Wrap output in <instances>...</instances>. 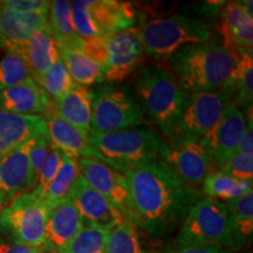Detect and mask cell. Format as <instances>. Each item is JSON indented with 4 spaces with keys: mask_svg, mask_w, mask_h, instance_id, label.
<instances>
[{
    "mask_svg": "<svg viewBox=\"0 0 253 253\" xmlns=\"http://www.w3.org/2000/svg\"><path fill=\"white\" fill-rule=\"evenodd\" d=\"M26 61L32 78L46 73L60 59L59 46L50 31H38L18 52Z\"/></svg>",
    "mask_w": 253,
    "mask_h": 253,
    "instance_id": "24",
    "label": "cell"
},
{
    "mask_svg": "<svg viewBox=\"0 0 253 253\" xmlns=\"http://www.w3.org/2000/svg\"><path fill=\"white\" fill-rule=\"evenodd\" d=\"M68 197L82 217L84 225L110 231L125 220L118 209L91 188L81 175L75 179Z\"/></svg>",
    "mask_w": 253,
    "mask_h": 253,
    "instance_id": "13",
    "label": "cell"
},
{
    "mask_svg": "<svg viewBox=\"0 0 253 253\" xmlns=\"http://www.w3.org/2000/svg\"><path fill=\"white\" fill-rule=\"evenodd\" d=\"M161 161L192 188L201 185L212 168L210 156L198 141L167 143Z\"/></svg>",
    "mask_w": 253,
    "mask_h": 253,
    "instance_id": "14",
    "label": "cell"
},
{
    "mask_svg": "<svg viewBox=\"0 0 253 253\" xmlns=\"http://www.w3.org/2000/svg\"><path fill=\"white\" fill-rule=\"evenodd\" d=\"M106 253H150L143 248L137 227L129 220H122L109 231Z\"/></svg>",
    "mask_w": 253,
    "mask_h": 253,
    "instance_id": "31",
    "label": "cell"
},
{
    "mask_svg": "<svg viewBox=\"0 0 253 253\" xmlns=\"http://www.w3.org/2000/svg\"><path fill=\"white\" fill-rule=\"evenodd\" d=\"M138 30L145 53L157 60L170 59L183 47L204 43L212 36L203 21L182 14L144 21Z\"/></svg>",
    "mask_w": 253,
    "mask_h": 253,
    "instance_id": "5",
    "label": "cell"
},
{
    "mask_svg": "<svg viewBox=\"0 0 253 253\" xmlns=\"http://www.w3.org/2000/svg\"><path fill=\"white\" fill-rule=\"evenodd\" d=\"M47 132L46 121L42 116L0 112V162L19 145Z\"/></svg>",
    "mask_w": 253,
    "mask_h": 253,
    "instance_id": "21",
    "label": "cell"
},
{
    "mask_svg": "<svg viewBox=\"0 0 253 253\" xmlns=\"http://www.w3.org/2000/svg\"><path fill=\"white\" fill-rule=\"evenodd\" d=\"M237 56L236 69L229 88L224 93L232 99L235 95L236 102L245 108L252 107L253 96V60L252 49L239 50Z\"/></svg>",
    "mask_w": 253,
    "mask_h": 253,
    "instance_id": "28",
    "label": "cell"
},
{
    "mask_svg": "<svg viewBox=\"0 0 253 253\" xmlns=\"http://www.w3.org/2000/svg\"><path fill=\"white\" fill-rule=\"evenodd\" d=\"M60 59L73 81L80 86H91L103 80V68L87 58L78 48H59Z\"/></svg>",
    "mask_w": 253,
    "mask_h": 253,
    "instance_id": "27",
    "label": "cell"
},
{
    "mask_svg": "<svg viewBox=\"0 0 253 253\" xmlns=\"http://www.w3.org/2000/svg\"><path fill=\"white\" fill-rule=\"evenodd\" d=\"M238 53L223 43L207 41L181 48L169 59L176 80L185 91H226L233 74Z\"/></svg>",
    "mask_w": 253,
    "mask_h": 253,
    "instance_id": "2",
    "label": "cell"
},
{
    "mask_svg": "<svg viewBox=\"0 0 253 253\" xmlns=\"http://www.w3.org/2000/svg\"><path fill=\"white\" fill-rule=\"evenodd\" d=\"M135 89L142 113L169 142L175 134L189 94L179 86L171 72L160 66L141 69Z\"/></svg>",
    "mask_w": 253,
    "mask_h": 253,
    "instance_id": "3",
    "label": "cell"
},
{
    "mask_svg": "<svg viewBox=\"0 0 253 253\" xmlns=\"http://www.w3.org/2000/svg\"><path fill=\"white\" fill-rule=\"evenodd\" d=\"M109 231L84 226L59 253H106Z\"/></svg>",
    "mask_w": 253,
    "mask_h": 253,
    "instance_id": "32",
    "label": "cell"
},
{
    "mask_svg": "<svg viewBox=\"0 0 253 253\" xmlns=\"http://www.w3.org/2000/svg\"><path fill=\"white\" fill-rule=\"evenodd\" d=\"M34 140L19 145L0 162V196L8 204L31 190L30 149Z\"/></svg>",
    "mask_w": 253,
    "mask_h": 253,
    "instance_id": "20",
    "label": "cell"
},
{
    "mask_svg": "<svg viewBox=\"0 0 253 253\" xmlns=\"http://www.w3.org/2000/svg\"><path fill=\"white\" fill-rule=\"evenodd\" d=\"M223 45L231 50H250L253 45V21L239 1L227 2L220 9Z\"/></svg>",
    "mask_w": 253,
    "mask_h": 253,
    "instance_id": "22",
    "label": "cell"
},
{
    "mask_svg": "<svg viewBox=\"0 0 253 253\" xmlns=\"http://www.w3.org/2000/svg\"><path fill=\"white\" fill-rule=\"evenodd\" d=\"M164 253H231V251L217 246H204V248H179Z\"/></svg>",
    "mask_w": 253,
    "mask_h": 253,
    "instance_id": "42",
    "label": "cell"
},
{
    "mask_svg": "<svg viewBox=\"0 0 253 253\" xmlns=\"http://www.w3.org/2000/svg\"><path fill=\"white\" fill-rule=\"evenodd\" d=\"M219 172L240 181H252L253 155L236 153L224 163V166L219 169Z\"/></svg>",
    "mask_w": 253,
    "mask_h": 253,
    "instance_id": "36",
    "label": "cell"
},
{
    "mask_svg": "<svg viewBox=\"0 0 253 253\" xmlns=\"http://www.w3.org/2000/svg\"><path fill=\"white\" fill-rule=\"evenodd\" d=\"M52 110V102L48 95L33 78L23 84L0 90V112L15 115L41 116Z\"/></svg>",
    "mask_w": 253,
    "mask_h": 253,
    "instance_id": "19",
    "label": "cell"
},
{
    "mask_svg": "<svg viewBox=\"0 0 253 253\" xmlns=\"http://www.w3.org/2000/svg\"><path fill=\"white\" fill-rule=\"evenodd\" d=\"M79 175H80V171H79L78 160L62 154V161L59 171L49 184L45 198H43V201L49 208L68 197L69 191Z\"/></svg>",
    "mask_w": 253,
    "mask_h": 253,
    "instance_id": "30",
    "label": "cell"
},
{
    "mask_svg": "<svg viewBox=\"0 0 253 253\" xmlns=\"http://www.w3.org/2000/svg\"><path fill=\"white\" fill-rule=\"evenodd\" d=\"M49 207L32 191L6 204L0 213V232L20 244L40 249L45 243Z\"/></svg>",
    "mask_w": 253,
    "mask_h": 253,
    "instance_id": "8",
    "label": "cell"
},
{
    "mask_svg": "<svg viewBox=\"0 0 253 253\" xmlns=\"http://www.w3.org/2000/svg\"><path fill=\"white\" fill-rule=\"evenodd\" d=\"M143 122L140 104L128 91L103 87L94 95L89 132L108 134L137 128Z\"/></svg>",
    "mask_w": 253,
    "mask_h": 253,
    "instance_id": "9",
    "label": "cell"
},
{
    "mask_svg": "<svg viewBox=\"0 0 253 253\" xmlns=\"http://www.w3.org/2000/svg\"><path fill=\"white\" fill-rule=\"evenodd\" d=\"M78 166L80 175L86 179L88 184L108 199L125 217V219L128 220L130 211L129 196L123 173L89 158H79Z\"/></svg>",
    "mask_w": 253,
    "mask_h": 253,
    "instance_id": "15",
    "label": "cell"
},
{
    "mask_svg": "<svg viewBox=\"0 0 253 253\" xmlns=\"http://www.w3.org/2000/svg\"><path fill=\"white\" fill-rule=\"evenodd\" d=\"M43 119L46 121L47 131H48L53 147L75 160L89 158V160L103 163L100 154L91 148L88 135L60 118L54 109L43 116Z\"/></svg>",
    "mask_w": 253,
    "mask_h": 253,
    "instance_id": "18",
    "label": "cell"
},
{
    "mask_svg": "<svg viewBox=\"0 0 253 253\" xmlns=\"http://www.w3.org/2000/svg\"><path fill=\"white\" fill-rule=\"evenodd\" d=\"M5 205H6V202H5L4 197H2V196H0V213H1L2 209H4Z\"/></svg>",
    "mask_w": 253,
    "mask_h": 253,
    "instance_id": "44",
    "label": "cell"
},
{
    "mask_svg": "<svg viewBox=\"0 0 253 253\" xmlns=\"http://www.w3.org/2000/svg\"><path fill=\"white\" fill-rule=\"evenodd\" d=\"M73 21L84 40L106 38L132 27L136 8L131 2L116 0H75L71 2Z\"/></svg>",
    "mask_w": 253,
    "mask_h": 253,
    "instance_id": "7",
    "label": "cell"
},
{
    "mask_svg": "<svg viewBox=\"0 0 253 253\" xmlns=\"http://www.w3.org/2000/svg\"><path fill=\"white\" fill-rule=\"evenodd\" d=\"M53 149V144L50 142L48 132L38 136L34 138L30 149V168H31V191L36 188L39 181V176L47 158Z\"/></svg>",
    "mask_w": 253,
    "mask_h": 253,
    "instance_id": "35",
    "label": "cell"
},
{
    "mask_svg": "<svg viewBox=\"0 0 253 253\" xmlns=\"http://www.w3.org/2000/svg\"><path fill=\"white\" fill-rule=\"evenodd\" d=\"M33 80L45 90L49 99L52 97L54 100L63 96L75 84L61 59H59L46 73Z\"/></svg>",
    "mask_w": 253,
    "mask_h": 253,
    "instance_id": "33",
    "label": "cell"
},
{
    "mask_svg": "<svg viewBox=\"0 0 253 253\" xmlns=\"http://www.w3.org/2000/svg\"><path fill=\"white\" fill-rule=\"evenodd\" d=\"M246 125L244 113L235 104H230L219 121L199 140L210 156L212 167L220 169L230 157L238 153Z\"/></svg>",
    "mask_w": 253,
    "mask_h": 253,
    "instance_id": "12",
    "label": "cell"
},
{
    "mask_svg": "<svg viewBox=\"0 0 253 253\" xmlns=\"http://www.w3.org/2000/svg\"><path fill=\"white\" fill-rule=\"evenodd\" d=\"M230 102L229 95L220 90L189 94L175 134L168 143L182 141L199 142L219 121Z\"/></svg>",
    "mask_w": 253,
    "mask_h": 253,
    "instance_id": "10",
    "label": "cell"
},
{
    "mask_svg": "<svg viewBox=\"0 0 253 253\" xmlns=\"http://www.w3.org/2000/svg\"><path fill=\"white\" fill-rule=\"evenodd\" d=\"M32 78L26 61L14 52H6L0 61V90L23 84Z\"/></svg>",
    "mask_w": 253,
    "mask_h": 253,
    "instance_id": "34",
    "label": "cell"
},
{
    "mask_svg": "<svg viewBox=\"0 0 253 253\" xmlns=\"http://www.w3.org/2000/svg\"><path fill=\"white\" fill-rule=\"evenodd\" d=\"M129 196V218L134 225L162 238L176 229L201 192L183 181L162 161H154L123 173Z\"/></svg>",
    "mask_w": 253,
    "mask_h": 253,
    "instance_id": "1",
    "label": "cell"
},
{
    "mask_svg": "<svg viewBox=\"0 0 253 253\" xmlns=\"http://www.w3.org/2000/svg\"><path fill=\"white\" fill-rule=\"evenodd\" d=\"M40 249L20 244L13 239L0 235V253H38Z\"/></svg>",
    "mask_w": 253,
    "mask_h": 253,
    "instance_id": "40",
    "label": "cell"
},
{
    "mask_svg": "<svg viewBox=\"0 0 253 253\" xmlns=\"http://www.w3.org/2000/svg\"><path fill=\"white\" fill-rule=\"evenodd\" d=\"M48 21L52 36L58 43L59 48L80 49L82 39L75 31L71 1L67 0L49 1Z\"/></svg>",
    "mask_w": 253,
    "mask_h": 253,
    "instance_id": "25",
    "label": "cell"
},
{
    "mask_svg": "<svg viewBox=\"0 0 253 253\" xmlns=\"http://www.w3.org/2000/svg\"><path fill=\"white\" fill-rule=\"evenodd\" d=\"M38 31H50L48 14H20L0 2V47L18 53L21 46Z\"/></svg>",
    "mask_w": 253,
    "mask_h": 253,
    "instance_id": "17",
    "label": "cell"
},
{
    "mask_svg": "<svg viewBox=\"0 0 253 253\" xmlns=\"http://www.w3.org/2000/svg\"><path fill=\"white\" fill-rule=\"evenodd\" d=\"M1 5L20 14H48L49 1L46 0H2Z\"/></svg>",
    "mask_w": 253,
    "mask_h": 253,
    "instance_id": "38",
    "label": "cell"
},
{
    "mask_svg": "<svg viewBox=\"0 0 253 253\" xmlns=\"http://www.w3.org/2000/svg\"><path fill=\"white\" fill-rule=\"evenodd\" d=\"M84 226L82 217L71 198L62 199L49 208L45 243L41 249L48 253H59Z\"/></svg>",
    "mask_w": 253,
    "mask_h": 253,
    "instance_id": "16",
    "label": "cell"
},
{
    "mask_svg": "<svg viewBox=\"0 0 253 253\" xmlns=\"http://www.w3.org/2000/svg\"><path fill=\"white\" fill-rule=\"evenodd\" d=\"M252 191V181H240L219 171L209 173L203 181V194L208 198L232 201Z\"/></svg>",
    "mask_w": 253,
    "mask_h": 253,
    "instance_id": "29",
    "label": "cell"
},
{
    "mask_svg": "<svg viewBox=\"0 0 253 253\" xmlns=\"http://www.w3.org/2000/svg\"><path fill=\"white\" fill-rule=\"evenodd\" d=\"M177 243L181 248L217 246L233 250L226 204L208 197L196 202L183 220Z\"/></svg>",
    "mask_w": 253,
    "mask_h": 253,
    "instance_id": "6",
    "label": "cell"
},
{
    "mask_svg": "<svg viewBox=\"0 0 253 253\" xmlns=\"http://www.w3.org/2000/svg\"><path fill=\"white\" fill-rule=\"evenodd\" d=\"M231 231H232L233 250L248 245L253 235V192L243 197L226 202Z\"/></svg>",
    "mask_w": 253,
    "mask_h": 253,
    "instance_id": "26",
    "label": "cell"
},
{
    "mask_svg": "<svg viewBox=\"0 0 253 253\" xmlns=\"http://www.w3.org/2000/svg\"><path fill=\"white\" fill-rule=\"evenodd\" d=\"M242 7L245 9V12L248 13L250 17H253V12H252V0H245V1H239Z\"/></svg>",
    "mask_w": 253,
    "mask_h": 253,
    "instance_id": "43",
    "label": "cell"
},
{
    "mask_svg": "<svg viewBox=\"0 0 253 253\" xmlns=\"http://www.w3.org/2000/svg\"><path fill=\"white\" fill-rule=\"evenodd\" d=\"M252 115H250L248 120V125H246V130L243 137L242 143H240L238 153L253 155V123H252Z\"/></svg>",
    "mask_w": 253,
    "mask_h": 253,
    "instance_id": "41",
    "label": "cell"
},
{
    "mask_svg": "<svg viewBox=\"0 0 253 253\" xmlns=\"http://www.w3.org/2000/svg\"><path fill=\"white\" fill-rule=\"evenodd\" d=\"M61 161L62 153L59 149L53 147L48 158H47L45 166H43L42 170H41L38 184L36 188L32 190V192H33L34 195H37L39 198H45L47 189H48L49 184L52 183L54 177L56 176V173L59 171V168L61 166Z\"/></svg>",
    "mask_w": 253,
    "mask_h": 253,
    "instance_id": "37",
    "label": "cell"
},
{
    "mask_svg": "<svg viewBox=\"0 0 253 253\" xmlns=\"http://www.w3.org/2000/svg\"><path fill=\"white\" fill-rule=\"evenodd\" d=\"M80 50L87 58L93 60L101 67H104L107 62V48L103 38H94V39L81 40Z\"/></svg>",
    "mask_w": 253,
    "mask_h": 253,
    "instance_id": "39",
    "label": "cell"
},
{
    "mask_svg": "<svg viewBox=\"0 0 253 253\" xmlns=\"http://www.w3.org/2000/svg\"><path fill=\"white\" fill-rule=\"evenodd\" d=\"M107 62L103 67V80L120 84L136 71L145 54L140 30L136 27L116 32L104 38Z\"/></svg>",
    "mask_w": 253,
    "mask_h": 253,
    "instance_id": "11",
    "label": "cell"
},
{
    "mask_svg": "<svg viewBox=\"0 0 253 253\" xmlns=\"http://www.w3.org/2000/svg\"><path fill=\"white\" fill-rule=\"evenodd\" d=\"M94 95L87 87L75 84L71 90L55 100V113L82 132L89 135Z\"/></svg>",
    "mask_w": 253,
    "mask_h": 253,
    "instance_id": "23",
    "label": "cell"
},
{
    "mask_svg": "<svg viewBox=\"0 0 253 253\" xmlns=\"http://www.w3.org/2000/svg\"><path fill=\"white\" fill-rule=\"evenodd\" d=\"M88 140L102 157L103 163L120 173L161 161L167 148V142L149 128L126 129L108 134L89 132Z\"/></svg>",
    "mask_w": 253,
    "mask_h": 253,
    "instance_id": "4",
    "label": "cell"
}]
</instances>
